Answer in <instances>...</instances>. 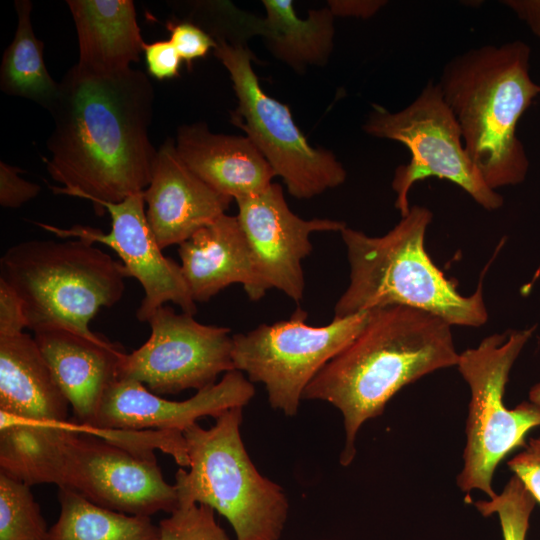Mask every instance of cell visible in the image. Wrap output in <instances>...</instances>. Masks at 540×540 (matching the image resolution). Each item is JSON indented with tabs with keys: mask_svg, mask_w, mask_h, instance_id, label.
<instances>
[{
	"mask_svg": "<svg viewBox=\"0 0 540 540\" xmlns=\"http://www.w3.org/2000/svg\"><path fill=\"white\" fill-rule=\"evenodd\" d=\"M60 514L45 540H161L160 526L148 516L99 506L80 494L59 488Z\"/></svg>",
	"mask_w": 540,
	"mask_h": 540,
	"instance_id": "obj_23",
	"label": "cell"
},
{
	"mask_svg": "<svg viewBox=\"0 0 540 540\" xmlns=\"http://www.w3.org/2000/svg\"><path fill=\"white\" fill-rule=\"evenodd\" d=\"M143 53L147 70L154 78L164 80L179 75L182 59L169 39L146 44Z\"/></svg>",
	"mask_w": 540,
	"mask_h": 540,
	"instance_id": "obj_32",
	"label": "cell"
},
{
	"mask_svg": "<svg viewBox=\"0 0 540 540\" xmlns=\"http://www.w3.org/2000/svg\"><path fill=\"white\" fill-rule=\"evenodd\" d=\"M214 419L208 429L195 423L183 432L189 465L175 475L179 505L209 506L230 523L236 540H280L289 501L247 453L240 432L243 407Z\"/></svg>",
	"mask_w": 540,
	"mask_h": 540,
	"instance_id": "obj_7",
	"label": "cell"
},
{
	"mask_svg": "<svg viewBox=\"0 0 540 540\" xmlns=\"http://www.w3.org/2000/svg\"><path fill=\"white\" fill-rule=\"evenodd\" d=\"M159 526L161 540H231L206 505H179Z\"/></svg>",
	"mask_w": 540,
	"mask_h": 540,
	"instance_id": "obj_28",
	"label": "cell"
},
{
	"mask_svg": "<svg viewBox=\"0 0 540 540\" xmlns=\"http://www.w3.org/2000/svg\"><path fill=\"white\" fill-rule=\"evenodd\" d=\"M143 198L147 223L162 250L180 245L225 214L233 200L212 189L185 165L173 139L158 148Z\"/></svg>",
	"mask_w": 540,
	"mask_h": 540,
	"instance_id": "obj_16",
	"label": "cell"
},
{
	"mask_svg": "<svg viewBox=\"0 0 540 540\" xmlns=\"http://www.w3.org/2000/svg\"><path fill=\"white\" fill-rule=\"evenodd\" d=\"M15 9L17 29L3 54L0 87L6 94L33 100L48 109L57 96L59 83L50 76L43 56L44 43L33 32L32 3L17 0Z\"/></svg>",
	"mask_w": 540,
	"mask_h": 540,
	"instance_id": "obj_24",
	"label": "cell"
},
{
	"mask_svg": "<svg viewBox=\"0 0 540 540\" xmlns=\"http://www.w3.org/2000/svg\"><path fill=\"white\" fill-rule=\"evenodd\" d=\"M387 1L382 0H333L328 7L334 16L367 19L375 15Z\"/></svg>",
	"mask_w": 540,
	"mask_h": 540,
	"instance_id": "obj_34",
	"label": "cell"
},
{
	"mask_svg": "<svg viewBox=\"0 0 540 540\" xmlns=\"http://www.w3.org/2000/svg\"><path fill=\"white\" fill-rule=\"evenodd\" d=\"M507 465L540 504V437L530 438Z\"/></svg>",
	"mask_w": 540,
	"mask_h": 540,
	"instance_id": "obj_30",
	"label": "cell"
},
{
	"mask_svg": "<svg viewBox=\"0 0 540 540\" xmlns=\"http://www.w3.org/2000/svg\"><path fill=\"white\" fill-rule=\"evenodd\" d=\"M48 529L30 486L0 472V540H45Z\"/></svg>",
	"mask_w": 540,
	"mask_h": 540,
	"instance_id": "obj_25",
	"label": "cell"
},
{
	"mask_svg": "<svg viewBox=\"0 0 540 540\" xmlns=\"http://www.w3.org/2000/svg\"><path fill=\"white\" fill-rule=\"evenodd\" d=\"M534 327L508 330L484 338L459 354L458 370L470 389L463 467L457 485L469 494L480 490L493 498L492 479L509 454L526 445V435L540 426V410L530 401L514 408L504 404L511 368Z\"/></svg>",
	"mask_w": 540,
	"mask_h": 540,
	"instance_id": "obj_8",
	"label": "cell"
},
{
	"mask_svg": "<svg viewBox=\"0 0 540 540\" xmlns=\"http://www.w3.org/2000/svg\"><path fill=\"white\" fill-rule=\"evenodd\" d=\"M0 472L29 486L53 483L122 513L148 516L179 506L155 456H137L98 436L76 432L68 420L0 440Z\"/></svg>",
	"mask_w": 540,
	"mask_h": 540,
	"instance_id": "obj_3",
	"label": "cell"
},
{
	"mask_svg": "<svg viewBox=\"0 0 540 540\" xmlns=\"http://www.w3.org/2000/svg\"><path fill=\"white\" fill-rule=\"evenodd\" d=\"M529 401L540 410V382L535 384L529 391Z\"/></svg>",
	"mask_w": 540,
	"mask_h": 540,
	"instance_id": "obj_36",
	"label": "cell"
},
{
	"mask_svg": "<svg viewBox=\"0 0 540 540\" xmlns=\"http://www.w3.org/2000/svg\"><path fill=\"white\" fill-rule=\"evenodd\" d=\"M315 540H325V539H315Z\"/></svg>",
	"mask_w": 540,
	"mask_h": 540,
	"instance_id": "obj_38",
	"label": "cell"
},
{
	"mask_svg": "<svg viewBox=\"0 0 540 540\" xmlns=\"http://www.w3.org/2000/svg\"><path fill=\"white\" fill-rule=\"evenodd\" d=\"M68 406L35 339L24 332L0 336V429L62 425Z\"/></svg>",
	"mask_w": 540,
	"mask_h": 540,
	"instance_id": "obj_17",
	"label": "cell"
},
{
	"mask_svg": "<svg viewBox=\"0 0 540 540\" xmlns=\"http://www.w3.org/2000/svg\"><path fill=\"white\" fill-rule=\"evenodd\" d=\"M71 421V420H70ZM76 432L100 437L137 456L152 457L154 449L171 455L181 467H188L189 458L185 438L182 432L170 430H126L98 428L80 425L71 421Z\"/></svg>",
	"mask_w": 540,
	"mask_h": 540,
	"instance_id": "obj_26",
	"label": "cell"
},
{
	"mask_svg": "<svg viewBox=\"0 0 540 540\" xmlns=\"http://www.w3.org/2000/svg\"><path fill=\"white\" fill-rule=\"evenodd\" d=\"M214 40V54L228 71L238 99L231 122L245 131L289 194L309 199L343 184L347 173L333 152L310 145L289 107L263 91L246 43Z\"/></svg>",
	"mask_w": 540,
	"mask_h": 540,
	"instance_id": "obj_9",
	"label": "cell"
},
{
	"mask_svg": "<svg viewBox=\"0 0 540 540\" xmlns=\"http://www.w3.org/2000/svg\"><path fill=\"white\" fill-rule=\"evenodd\" d=\"M451 325L412 307L370 310L358 336L316 374L302 399L328 402L343 417L345 444L340 464L356 455L361 426L380 416L404 386L436 370L457 366Z\"/></svg>",
	"mask_w": 540,
	"mask_h": 540,
	"instance_id": "obj_2",
	"label": "cell"
},
{
	"mask_svg": "<svg viewBox=\"0 0 540 540\" xmlns=\"http://www.w3.org/2000/svg\"><path fill=\"white\" fill-rule=\"evenodd\" d=\"M363 130L373 137L400 142L411 152L409 163L396 168L392 181L401 217L410 210L411 187L428 177L458 185L486 210L503 205V197L487 185L467 154L459 124L432 80L399 112L373 104Z\"/></svg>",
	"mask_w": 540,
	"mask_h": 540,
	"instance_id": "obj_10",
	"label": "cell"
},
{
	"mask_svg": "<svg viewBox=\"0 0 540 540\" xmlns=\"http://www.w3.org/2000/svg\"><path fill=\"white\" fill-rule=\"evenodd\" d=\"M236 202V216L266 288H276L297 303L302 301L305 289L302 261L312 251L310 235L341 232L346 227L345 222L300 218L288 207L278 183H271L261 193Z\"/></svg>",
	"mask_w": 540,
	"mask_h": 540,
	"instance_id": "obj_14",
	"label": "cell"
},
{
	"mask_svg": "<svg viewBox=\"0 0 540 540\" xmlns=\"http://www.w3.org/2000/svg\"><path fill=\"white\" fill-rule=\"evenodd\" d=\"M254 395L253 383L238 370L225 373L218 383L183 401L161 398L138 381L118 378L106 390L95 419L86 426L183 433L202 417L216 418L228 409L244 408Z\"/></svg>",
	"mask_w": 540,
	"mask_h": 540,
	"instance_id": "obj_15",
	"label": "cell"
},
{
	"mask_svg": "<svg viewBox=\"0 0 540 540\" xmlns=\"http://www.w3.org/2000/svg\"><path fill=\"white\" fill-rule=\"evenodd\" d=\"M154 90L139 70L97 76L70 68L47 110L54 128L44 158L55 193L119 203L144 191L156 161L149 137Z\"/></svg>",
	"mask_w": 540,
	"mask_h": 540,
	"instance_id": "obj_1",
	"label": "cell"
},
{
	"mask_svg": "<svg viewBox=\"0 0 540 540\" xmlns=\"http://www.w3.org/2000/svg\"><path fill=\"white\" fill-rule=\"evenodd\" d=\"M27 328L22 304L15 291L0 279V336L23 332Z\"/></svg>",
	"mask_w": 540,
	"mask_h": 540,
	"instance_id": "obj_33",
	"label": "cell"
},
{
	"mask_svg": "<svg viewBox=\"0 0 540 540\" xmlns=\"http://www.w3.org/2000/svg\"><path fill=\"white\" fill-rule=\"evenodd\" d=\"M102 212L106 209L111 217V230L75 225L58 228L36 222L38 226L61 238H75L90 243H100L112 248L121 258L129 277L142 285L145 296L137 310L140 321H148L151 315L166 302H172L182 312H197L181 266L164 256L146 219L143 191L133 194L119 203L99 202Z\"/></svg>",
	"mask_w": 540,
	"mask_h": 540,
	"instance_id": "obj_13",
	"label": "cell"
},
{
	"mask_svg": "<svg viewBox=\"0 0 540 540\" xmlns=\"http://www.w3.org/2000/svg\"><path fill=\"white\" fill-rule=\"evenodd\" d=\"M80 71L97 76L122 73L138 62L144 42L131 0H69Z\"/></svg>",
	"mask_w": 540,
	"mask_h": 540,
	"instance_id": "obj_22",
	"label": "cell"
},
{
	"mask_svg": "<svg viewBox=\"0 0 540 540\" xmlns=\"http://www.w3.org/2000/svg\"><path fill=\"white\" fill-rule=\"evenodd\" d=\"M170 42L182 60L191 63L214 49L216 42L211 35L189 20L169 22Z\"/></svg>",
	"mask_w": 540,
	"mask_h": 540,
	"instance_id": "obj_29",
	"label": "cell"
},
{
	"mask_svg": "<svg viewBox=\"0 0 540 540\" xmlns=\"http://www.w3.org/2000/svg\"><path fill=\"white\" fill-rule=\"evenodd\" d=\"M34 339L73 409L71 421L90 425L108 387L119 377L122 348L63 328L38 330Z\"/></svg>",
	"mask_w": 540,
	"mask_h": 540,
	"instance_id": "obj_18",
	"label": "cell"
},
{
	"mask_svg": "<svg viewBox=\"0 0 540 540\" xmlns=\"http://www.w3.org/2000/svg\"><path fill=\"white\" fill-rule=\"evenodd\" d=\"M536 504L532 494L516 475L508 480L500 494L474 502L483 516L498 515L503 540H526Z\"/></svg>",
	"mask_w": 540,
	"mask_h": 540,
	"instance_id": "obj_27",
	"label": "cell"
},
{
	"mask_svg": "<svg viewBox=\"0 0 540 540\" xmlns=\"http://www.w3.org/2000/svg\"><path fill=\"white\" fill-rule=\"evenodd\" d=\"M502 3L510 7L540 38V0H506Z\"/></svg>",
	"mask_w": 540,
	"mask_h": 540,
	"instance_id": "obj_35",
	"label": "cell"
},
{
	"mask_svg": "<svg viewBox=\"0 0 540 540\" xmlns=\"http://www.w3.org/2000/svg\"><path fill=\"white\" fill-rule=\"evenodd\" d=\"M530 54L523 41L470 49L444 66L437 83L467 154L493 190L523 182L528 172L516 126L540 94Z\"/></svg>",
	"mask_w": 540,
	"mask_h": 540,
	"instance_id": "obj_4",
	"label": "cell"
},
{
	"mask_svg": "<svg viewBox=\"0 0 540 540\" xmlns=\"http://www.w3.org/2000/svg\"><path fill=\"white\" fill-rule=\"evenodd\" d=\"M432 212L410 207L383 236L348 228L340 232L350 266L349 284L335 304L334 318L387 306H407L432 313L447 323L480 327L488 320L482 284L463 296L425 249Z\"/></svg>",
	"mask_w": 540,
	"mask_h": 540,
	"instance_id": "obj_5",
	"label": "cell"
},
{
	"mask_svg": "<svg viewBox=\"0 0 540 540\" xmlns=\"http://www.w3.org/2000/svg\"><path fill=\"white\" fill-rule=\"evenodd\" d=\"M181 270L195 302H207L240 283L252 301L268 290L237 216L226 213L202 227L178 249Z\"/></svg>",
	"mask_w": 540,
	"mask_h": 540,
	"instance_id": "obj_19",
	"label": "cell"
},
{
	"mask_svg": "<svg viewBox=\"0 0 540 540\" xmlns=\"http://www.w3.org/2000/svg\"><path fill=\"white\" fill-rule=\"evenodd\" d=\"M539 271H540V266H539V269L537 270V272L535 273V276H536V277H539V275H540V272H539Z\"/></svg>",
	"mask_w": 540,
	"mask_h": 540,
	"instance_id": "obj_37",
	"label": "cell"
},
{
	"mask_svg": "<svg viewBox=\"0 0 540 540\" xmlns=\"http://www.w3.org/2000/svg\"><path fill=\"white\" fill-rule=\"evenodd\" d=\"M0 269V279L20 299L27 328H63L93 340L102 336L90 330V321L120 301L129 277L123 263L81 239L15 244Z\"/></svg>",
	"mask_w": 540,
	"mask_h": 540,
	"instance_id": "obj_6",
	"label": "cell"
},
{
	"mask_svg": "<svg viewBox=\"0 0 540 540\" xmlns=\"http://www.w3.org/2000/svg\"><path fill=\"white\" fill-rule=\"evenodd\" d=\"M21 170L6 162H0V205L18 208L35 198L41 187L19 176Z\"/></svg>",
	"mask_w": 540,
	"mask_h": 540,
	"instance_id": "obj_31",
	"label": "cell"
},
{
	"mask_svg": "<svg viewBox=\"0 0 540 540\" xmlns=\"http://www.w3.org/2000/svg\"><path fill=\"white\" fill-rule=\"evenodd\" d=\"M147 322L150 337L122 355L118 378L138 381L152 393L164 395L199 391L215 384L219 374L235 370L229 328L202 324L169 306L158 308Z\"/></svg>",
	"mask_w": 540,
	"mask_h": 540,
	"instance_id": "obj_12",
	"label": "cell"
},
{
	"mask_svg": "<svg viewBox=\"0 0 540 540\" xmlns=\"http://www.w3.org/2000/svg\"><path fill=\"white\" fill-rule=\"evenodd\" d=\"M262 3L264 18L239 10L232 3L227 5L224 23L229 38L246 42L249 37L260 35L275 58L298 72L307 66L326 64L335 34V16L329 7L310 10L302 19L291 0Z\"/></svg>",
	"mask_w": 540,
	"mask_h": 540,
	"instance_id": "obj_20",
	"label": "cell"
},
{
	"mask_svg": "<svg viewBox=\"0 0 540 540\" xmlns=\"http://www.w3.org/2000/svg\"><path fill=\"white\" fill-rule=\"evenodd\" d=\"M369 311L333 318L324 326L306 323L298 308L287 320L233 334L234 369L265 386L270 406L288 417L298 413L304 390L332 358L363 330Z\"/></svg>",
	"mask_w": 540,
	"mask_h": 540,
	"instance_id": "obj_11",
	"label": "cell"
},
{
	"mask_svg": "<svg viewBox=\"0 0 540 540\" xmlns=\"http://www.w3.org/2000/svg\"><path fill=\"white\" fill-rule=\"evenodd\" d=\"M176 150L185 165L212 189L238 200L261 193L276 176L247 136L213 133L206 123L178 128Z\"/></svg>",
	"mask_w": 540,
	"mask_h": 540,
	"instance_id": "obj_21",
	"label": "cell"
}]
</instances>
